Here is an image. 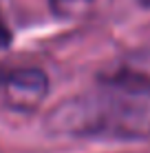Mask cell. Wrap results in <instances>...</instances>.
<instances>
[{
    "instance_id": "8992f818",
    "label": "cell",
    "mask_w": 150,
    "mask_h": 153,
    "mask_svg": "<svg viewBox=\"0 0 150 153\" xmlns=\"http://www.w3.org/2000/svg\"><path fill=\"white\" fill-rule=\"evenodd\" d=\"M0 82H4V78H2V73H0Z\"/></svg>"
},
{
    "instance_id": "7a4b0ae2",
    "label": "cell",
    "mask_w": 150,
    "mask_h": 153,
    "mask_svg": "<svg viewBox=\"0 0 150 153\" xmlns=\"http://www.w3.org/2000/svg\"><path fill=\"white\" fill-rule=\"evenodd\" d=\"M7 102L18 111H33L49 91V80L40 69H15L4 78Z\"/></svg>"
},
{
    "instance_id": "3957f363",
    "label": "cell",
    "mask_w": 150,
    "mask_h": 153,
    "mask_svg": "<svg viewBox=\"0 0 150 153\" xmlns=\"http://www.w3.org/2000/svg\"><path fill=\"white\" fill-rule=\"evenodd\" d=\"M91 2H93V0H51V7H53L58 13L73 16V13L84 11Z\"/></svg>"
},
{
    "instance_id": "5b68a950",
    "label": "cell",
    "mask_w": 150,
    "mask_h": 153,
    "mask_svg": "<svg viewBox=\"0 0 150 153\" xmlns=\"http://www.w3.org/2000/svg\"><path fill=\"white\" fill-rule=\"evenodd\" d=\"M139 2H141L143 7H150V0H139Z\"/></svg>"
},
{
    "instance_id": "6da1fadb",
    "label": "cell",
    "mask_w": 150,
    "mask_h": 153,
    "mask_svg": "<svg viewBox=\"0 0 150 153\" xmlns=\"http://www.w3.org/2000/svg\"><path fill=\"white\" fill-rule=\"evenodd\" d=\"M53 133L89 138H150V84L62 102L46 120Z\"/></svg>"
},
{
    "instance_id": "277c9868",
    "label": "cell",
    "mask_w": 150,
    "mask_h": 153,
    "mask_svg": "<svg viewBox=\"0 0 150 153\" xmlns=\"http://www.w3.org/2000/svg\"><path fill=\"white\" fill-rule=\"evenodd\" d=\"M9 42H11V31H9L7 25H4V20L0 18V49H2V47H7Z\"/></svg>"
}]
</instances>
